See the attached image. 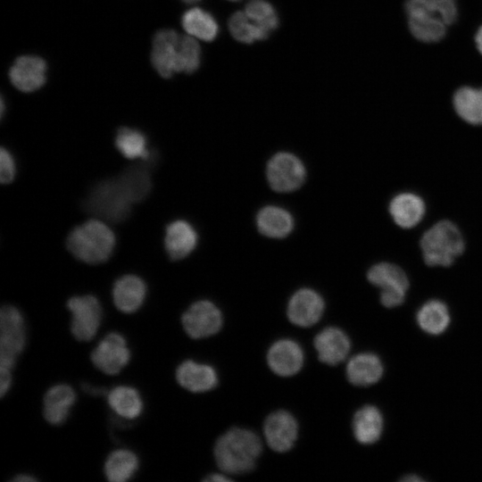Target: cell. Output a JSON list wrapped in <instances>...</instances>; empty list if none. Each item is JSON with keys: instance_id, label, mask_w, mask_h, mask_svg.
<instances>
[{"instance_id": "1", "label": "cell", "mask_w": 482, "mask_h": 482, "mask_svg": "<svg viewBox=\"0 0 482 482\" xmlns=\"http://www.w3.org/2000/svg\"><path fill=\"white\" fill-rule=\"evenodd\" d=\"M262 448L261 439L253 431L232 428L217 439L214 457L223 472L241 475L254 469Z\"/></svg>"}, {"instance_id": "2", "label": "cell", "mask_w": 482, "mask_h": 482, "mask_svg": "<svg viewBox=\"0 0 482 482\" xmlns=\"http://www.w3.org/2000/svg\"><path fill=\"white\" fill-rule=\"evenodd\" d=\"M115 244L113 231L98 220H89L76 226L66 239L70 253L76 259L88 264H99L108 261Z\"/></svg>"}, {"instance_id": "3", "label": "cell", "mask_w": 482, "mask_h": 482, "mask_svg": "<svg viewBox=\"0 0 482 482\" xmlns=\"http://www.w3.org/2000/svg\"><path fill=\"white\" fill-rule=\"evenodd\" d=\"M464 248L461 230L447 220L435 223L420 238L423 260L429 266H450L463 253Z\"/></svg>"}, {"instance_id": "4", "label": "cell", "mask_w": 482, "mask_h": 482, "mask_svg": "<svg viewBox=\"0 0 482 482\" xmlns=\"http://www.w3.org/2000/svg\"><path fill=\"white\" fill-rule=\"evenodd\" d=\"M133 201L118 177L94 187L84 203L87 212L112 222L129 217Z\"/></svg>"}, {"instance_id": "5", "label": "cell", "mask_w": 482, "mask_h": 482, "mask_svg": "<svg viewBox=\"0 0 482 482\" xmlns=\"http://www.w3.org/2000/svg\"><path fill=\"white\" fill-rule=\"evenodd\" d=\"M25 343V323L21 311L11 304L3 305L0 311V366L12 369Z\"/></svg>"}, {"instance_id": "6", "label": "cell", "mask_w": 482, "mask_h": 482, "mask_svg": "<svg viewBox=\"0 0 482 482\" xmlns=\"http://www.w3.org/2000/svg\"><path fill=\"white\" fill-rule=\"evenodd\" d=\"M71 313V331L79 341L87 342L95 337L101 325L103 309L92 295H75L67 301Z\"/></svg>"}, {"instance_id": "7", "label": "cell", "mask_w": 482, "mask_h": 482, "mask_svg": "<svg viewBox=\"0 0 482 482\" xmlns=\"http://www.w3.org/2000/svg\"><path fill=\"white\" fill-rule=\"evenodd\" d=\"M367 278L381 289L380 302L384 306L392 308L403 303L409 280L399 266L390 262L377 263L369 270Z\"/></svg>"}, {"instance_id": "8", "label": "cell", "mask_w": 482, "mask_h": 482, "mask_svg": "<svg viewBox=\"0 0 482 482\" xmlns=\"http://www.w3.org/2000/svg\"><path fill=\"white\" fill-rule=\"evenodd\" d=\"M266 175L273 190L287 193L302 186L306 177V170L297 156L281 152L274 154L269 161Z\"/></svg>"}, {"instance_id": "9", "label": "cell", "mask_w": 482, "mask_h": 482, "mask_svg": "<svg viewBox=\"0 0 482 482\" xmlns=\"http://www.w3.org/2000/svg\"><path fill=\"white\" fill-rule=\"evenodd\" d=\"M186 333L194 339L211 337L220 331L222 315L220 309L208 300L192 303L181 316Z\"/></svg>"}, {"instance_id": "10", "label": "cell", "mask_w": 482, "mask_h": 482, "mask_svg": "<svg viewBox=\"0 0 482 482\" xmlns=\"http://www.w3.org/2000/svg\"><path fill=\"white\" fill-rule=\"evenodd\" d=\"M96 368L107 375H116L130 360V351L122 335L117 332L107 334L90 354Z\"/></svg>"}, {"instance_id": "11", "label": "cell", "mask_w": 482, "mask_h": 482, "mask_svg": "<svg viewBox=\"0 0 482 482\" xmlns=\"http://www.w3.org/2000/svg\"><path fill=\"white\" fill-rule=\"evenodd\" d=\"M181 36L173 29L157 31L153 38L151 62L162 78L179 72Z\"/></svg>"}, {"instance_id": "12", "label": "cell", "mask_w": 482, "mask_h": 482, "mask_svg": "<svg viewBox=\"0 0 482 482\" xmlns=\"http://www.w3.org/2000/svg\"><path fill=\"white\" fill-rule=\"evenodd\" d=\"M263 432L268 445L275 452L289 451L297 438L298 424L287 411H277L265 420Z\"/></svg>"}, {"instance_id": "13", "label": "cell", "mask_w": 482, "mask_h": 482, "mask_svg": "<svg viewBox=\"0 0 482 482\" xmlns=\"http://www.w3.org/2000/svg\"><path fill=\"white\" fill-rule=\"evenodd\" d=\"M324 306L323 298L320 294L310 288H302L291 296L287 313L293 324L307 328L319 321Z\"/></svg>"}, {"instance_id": "14", "label": "cell", "mask_w": 482, "mask_h": 482, "mask_svg": "<svg viewBox=\"0 0 482 482\" xmlns=\"http://www.w3.org/2000/svg\"><path fill=\"white\" fill-rule=\"evenodd\" d=\"M46 62L35 55L18 57L9 71L12 84L20 91L29 93L39 89L46 82Z\"/></svg>"}, {"instance_id": "15", "label": "cell", "mask_w": 482, "mask_h": 482, "mask_svg": "<svg viewBox=\"0 0 482 482\" xmlns=\"http://www.w3.org/2000/svg\"><path fill=\"white\" fill-rule=\"evenodd\" d=\"M267 362L270 370L277 375L293 376L303 367V352L295 341L280 339L270 347Z\"/></svg>"}, {"instance_id": "16", "label": "cell", "mask_w": 482, "mask_h": 482, "mask_svg": "<svg viewBox=\"0 0 482 482\" xmlns=\"http://www.w3.org/2000/svg\"><path fill=\"white\" fill-rule=\"evenodd\" d=\"M145 282L138 276L126 274L113 284L112 296L116 308L124 313L137 312L146 296Z\"/></svg>"}, {"instance_id": "17", "label": "cell", "mask_w": 482, "mask_h": 482, "mask_svg": "<svg viewBox=\"0 0 482 482\" xmlns=\"http://www.w3.org/2000/svg\"><path fill=\"white\" fill-rule=\"evenodd\" d=\"M198 236L194 227L184 220H177L167 225L164 248L172 261L184 259L197 245Z\"/></svg>"}, {"instance_id": "18", "label": "cell", "mask_w": 482, "mask_h": 482, "mask_svg": "<svg viewBox=\"0 0 482 482\" xmlns=\"http://www.w3.org/2000/svg\"><path fill=\"white\" fill-rule=\"evenodd\" d=\"M314 346L320 362L335 366L346 358L351 345L343 330L336 327H328L315 337Z\"/></svg>"}, {"instance_id": "19", "label": "cell", "mask_w": 482, "mask_h": 482, "mask_svg": "<svg viewBox=\"0 0 482 482\" xmlns=\"http://www.w3.org/2000/svg\"><path fill=\"white\" fill-rule=\"evenodd\" d=\"M175 376L183 388L193 393L207 392L218 384L217 373L212 366L192 360L181 362L176 369Z\"/></svg>"}, {"instance_id": "20", "label": "cell", "mask_w": 482, "mask_h": 482, "mask_svg": "<svg viewBox=\"0 0 482 482\" xmlns=\"http://www.w3.org/2000/svg\"><path fill=\"white\" fill-rule=\"evenodd\" d=\"M76 393L68 384H56L45 394L43 414L52 425L62 424L70 414L71 408L76 402Z\"/></svg>"}, {"instance_id": "21", "label": "cell", "mask_w": 482, "mask_h": 482, "mask_svg": "<svg viewBox=\"0 0 482 482\" xmlns=\"http://www.w3.org/2000/svg\"><path fill=\"white\" fill-rule=\"evenodd\" d=\"M388 210L396 225L403 229H411L417 226L423 219L426 205L420 195L403 192L392 198Z\"/></svg>"}, {"instance_id": "22", "label": "cell", "mask_w": 482, "mask_h": 482, "mask_svg": "<svg viewBox=\"0 0 482 482\" xmlns=\"http://www.w3.org/2000/svg\"><path fill=\"white\" fill-rule=\"evenodd\" d=\"M383 375V365L379 358L370 353L353 356L347 363L346 377L357 386H367L378 382Z\"/></svg>"}, {"instance_id": "23", "label": "cell", "mask_w": 482, "mask_h": 482, "mask_svg": "<svg viewBox=\"0 0 482 482\" xmlns=\"http://www.w3.org/2000/svg\"><path fill=\"white\" fill-rule=\"evenodd\" d=\"M256 224L262 235L282 238L291 233L294 220L287 210L275 205H267L259 211Z\"/></svg>"}, {"instance_id": "24", "label": "cell", "mask_w": 482, "mask_h": 482, "mask_svg": "<svg viewBox=\"0 0 482 482\" xmlns=\"http://www.w3.org/2000/svg\"><path fill=\"white\" fill-rule=\"evenodd\" d=\"M353 430L355 439L362 445L378 441L383 430L380 411L373 405H365L359 409L353 416Z\"/></svg>"}, {"instance_id": "25", "label": "cell", "mask_w": 482, "mask_h": 482, "mask_svg": "<svg viewBox=\"0 0 482 482\" xmlns=\"http://www.w3.org/2000/svg\"><path fill=\"white\" fill-rule=\"evenodd\" d=\"M110 408L120 417L134 420L139 417L144 409L142 397L135 387L120 385L107 392Z\"/></svg>"}, {"instance_id": "26", "label": "cell", "mask_w": 482, "mask_h": 482, "mask_svg": "<svg viewBox=\"0 0 482 482\" xmlns=\"http://www.w3.org/2000/svg\"><path fill=\"white\" fill-rule=\"evenodd\" d=\"M181 24L189 36L206 42L214 40L219 33L215 18L199 7L186 11L181 17Z\"/></svg>"}, {"instance_id": "27", "label": "cell", "mask_w": 482, "mask_h": 482, "mask_svg": "<svg viewBox=\"0 0 482 482\" xmlns=\"http://www.w3.org/2000/svg\"><path fill=\"white\" fill-rule=\"evenodd\" d=\"M139 467L137 454L129 449L112 451L106 458L104 473L111 482H125L130 479Z\"/></svg>"}, {"instance_id": "28", "label": "cell", "mask_w": 482, "mask_h": 482, "mask_svg": "<svg viewBox=\"0 0 482 482\" xmlns=\"http://www.w3.org/2000/svg\"><path fill=\"white\" fill-rule=\"evenodd\" d=\"M114 144L118 151L127 159H141L144 162H153V154L147 149L145 136L136 129L120 128L116 134Z\"/></svg>"}, {"instance_id": "29", "label": "cell", "mask_w": 482, "mask_h": 482, "mask_svg": "<svg viewBox=\"0 0 482 482\" xmlns=\"http://www.w3.org/2000/svg\"><path fill=\"white\" fill-rule=\"evenodd\" d=\"M453 106L457 114L472 125H482V87H463L453 96Z\"/></svg>"}, {"instance_id": "30", "label": "cell", "mask_w": 482, "mask_h": 482, "mask_svg": "<svg viewBox=\"0 0 482 482\" xmlns=\"http://www.w3.org/2000/svg\"><path fill=\"white\" fill-rule=\"evenodd\" d=\"M416 318L421 329L431 335L443 333L450 323L449 310L439 300L425 303L418 311Z\"/></svg>"}, {"instance_id": "31", "label": "cell", "mask_w": 482, "mask_h": 482, "mask_svg": "<svg viewBox=\"0 0 482 482\" xmlns=\"http://www.w3.org/2000/svg\"><path fill=\"white\" fill-rule=\"evenodd\" d=\"M411 34L422 42H436L445 34L446 24L439 18L420 12L408 13Z\"/></svg>"}, {"instance_id": "32", "label": "cell", "mask_w": 482, "mask_h": 482, "mask_svg": "<svg viewBox=\"0 0 482 482\" xmlns=\"http://www.w3.org/2000/svg\"><path fill=\"white\" fill-rule=\"evenodd\" d=\"M231 36L238 42L252 44L268 38L270 33L252 21L245 11L234 12L228 21Z\"/></svg>"}, {"instance_id": "33", "label": "cell", "mask_w": 482, "mask_h": 482, "mask_svg": "<svg viewBox=\"0 0 482 482\" xmlns=\"http://www.w3.org/2000/svg\"><path fill=\"white\" fill-rule=\"evenodd\" d=\"M133 203H138L150 193L152 182L147 169L144 166H133L126 169L118 176Z\"/></svg>"}, {"instance_id": "34", "label": "cell", "mask_w": 482, "mask_h": 482, "mask_svg": "<svg viewBox=\"0 0 482 482\" xmlns=\"http://www.w3.org/2000/svg\"><path fill=\"white\" fill-rule=\"evenodd\" d=\"M407 13L424 12L441 19L446 25L453 23L457 15L455 0H407Z\"/></svg>"}, {"instance_id": "35", "label": "cell", "mask_w": 482, "mask_h": 482, "mask_svg": "<svg viewBox=\"0 0 482 482\" xmlns=\"http://www.w3.org/2000/svg\"><path fill=\"white\" fill-rule=\"evenodd\" d=\"M245 12L255 24L271 33L278 26V16L273 5L266 0H251Z\"/></svg>"}, {"instance_id": "36", "label": "cell", "mask_w": 482, "mask_h": 482, "mask_svg": "<svg viewBox=\"0 0 482 482\" xmlns=\"http://www.w3.org/2000/svg\"><path fill=\"white\" fill-rule=\"evenodd\" d=\"M201 47L195 37L181 36L179 72L193 73L200 66Z\"/></svg>"}, {"instance_id": "37", "label": "cell", "mask_w": 482, "mask_h": 482, "mask_svg": "<svg viewBox=\"0 0 482 482\" xmlns=\"http://www.w3.org/2000/svg\"><path fill=\"white\" fill-rule=\"evenodd\" d=\"M16 174V165L12 154L2 146L0 151V179L3 184L11 183Z\"/></svg>"}, {"instance_id": "38", "label": "cell", "mask_w": 482, "mask_h": 482, "mask_svg": "<svg viewBox=\"0 0 482 482\" xmlns=\"http://www.w3.org/2000/svg\"><path fill=\"white\" fill-rule=\"evenodd\" d=\"M11 370L6 367L0 366V395L4 397L9 391L12 385Z\"/></svg>"}, {"instance_id": "39", "label": "cell", "mask_w": 482, "mask_h": 482, "mask_svg": "<svg viewBox=\"0 0 482 482\" xmlns=\"http://www.w3.org/2000/svg\"><path fill=\"white\" fill-rule=\"evenodd\" d=\"M230 480L231 478H229L228 476L218 474V473L210 474L204 478V481H209V482H224V481H230Z\"/></svg>"}, {"instance_id": "40", "label": "cell", "mask_w": 482, "mask_h": 482, "mask_svg": "<svg viewBox=\"0 0 482 482\" xmlns=\"http://www.w3.org/2000/svg\"><path fill=\"white\" fill-rule=\"evenodd\" d=\"M15 482H35L37 478L29 474H19L12 478Z\"/></svg>"}, {"instance_id": "41", "label": "cell", "mask_w": 482, "mask_h": 482, "mask_svg": "<svg viewBox=\"0 0 482 482\" xmlns=\"http://www.w3.org/2000/svg\"><path fill=\"white\" fill-rule=\"evenodd\" d=\"M83 389L91 394V395H103V394H105L106 393V390L104 388H101V387H94V386H91L87 384H85L83 386Z\"/></svg>"}, {"instance_id": "42", "label": "cell", "mask_w": 482, "mask_h": 482, "mask_svg": "<svg viewBox=\"0 0 482 482\" xmlns=\"http://www.w3.org/2000/svg\"><path fill=\"white\" fill-rule=\"evenodd\" d=\"M475 41L478 51L482 54V26L479 28L476 34Z\"/></svg>"}, {"instance_id": "43", "label": "cell", "mask_w": 482, "mask_h": 482, "mask_svg": "<svg viewBox=\"0 0 482 482\" xmlns=\"http://www.w3.org/2000/svg\"><path fill=\"white\" fill-rule=\"evenodd\" d=\"M410 479L415 481V480H420L421 478H418V477H413V476H411V478L406 477V478H404L403 480H404V481H409Z\"/></svg>"}, {"instance_id": "44", "label": "cell", "mask_w": 482, "mask_h": 482, "mask_svg": "<svg viewBox=\"0 0 482 482\" xmlns=\"http://www.w3.org/2000/svg\"><path fill=\"white\" fill-rule=\"evenodd\" d=\"M181 1L187 4H194V3L199 2L200 0H181Z\"/></svg>"}, {"instance_id": "45", "label": "cell", "mask_w": 482, "mask_h": 482, "mask_svg": "<svg viewBox=\"0 0 482 482\" xmlns=\"http://www.w3.org/2000/svg\"><path fill=\"white\" fill-rule=\"evenodd\" d=\"M229 1L237 2V1H240V0H229Z\"/></svg>"}]
</instances>
